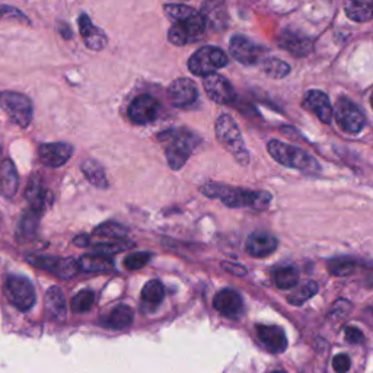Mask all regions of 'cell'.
Instances as JSON below:
<instances>
[{
	"label": "cell",
	"mask_w": 373,
	"mask_h": 373,
	"mask_svg": "<svg viewBox=\"0 0 373 373\" xmlns=\"http://www.w3.org/2000/svg\"><path fill=\"white\" fill-rule=\"evenodd\" d=\"M201 192L208 199L220 200L228 207H247L255 210V212H263L271 203V194L267 191H251L219 183L204 184L201 187Z\"/></svg>",
	"instance_id": "obj_1"
},
{
	"label": "cell",
	"mask_w": 373,
	"mask_h": 373,
	"mask_svg": "<svg viewBox=\"0 0 373 373\" xmlns=\"http://www.w3.org/2000/svg\"><path fill=\"white\" fill-rule=\"evenodd\" d=\"M267 151L271 155V158L283 167L298 169L307 175L321 174L319 162L312 155H310L300 148H296V146H291L274 139L267 143Z\"/></svg>",
	"instance_id": "obj_2"
},
{
	"label": "cell",
	"mask_w": 373,
	"mask_h": 373,
	"mask_svg": "<svg viewBox=\"0 0 373 373\" xmlns=\"http://www.w3.org/2000/svg\"><path fill=\"white\" fill-rule=\"evenodd\" d=\"M215 132L219 143L236 159L238 164L244 167L250 164V153L234 117H231L229 114L219 116V119L216 120Z\"/></svg>",
	"instance_id": "obj_3"
},
{
	"label": "cell",
	"mask_w": 373,
	"mask_h": 373,
	"mask_svg": "<svg viewBox=\"0 0 373 373\" xmlns=\"http://www.w3.org/2000/svg\"><path fill=\"white\" fill-rule=\"evenodd\" d=\"M162 139H165L167 144V159L171 169H181L184 167L188 158L191 156V152L194 148L199 144V137L191 133L190 130H172V132H168L165 135L160 136Z\"/></svg>",
	"instance_id": "obj_4"
},
{
	"label": "cell",
	"mask_w": 373,
	"mask_h": 373,
	"mask_svg": "<svg viewBox=\"0 0 373 373\" xmlns=\"http://www.w3.org/2000/svg\"><path fill=\"white\" fill-rule=\"evenodd\" d=\"M229 59L226 53L218 47H203L194 53L188 60V69L196 76L213 75L218 69L228 66Z\"/></svg>",
	"instance_id": "obj_5"
},
{
	"label": "cell",
	"mask_w": 373,
	"mask_h": 373,
	"mask_svg": "<svg viewBox=\"0 0 373 373\" xmlns=\"http://www.w3.org/2000/svg\"><path fill=\"white\" fill-rule=\"evenodd\" d=\"M0 108L10 121L21 128H26L32 121V102L26 95L20 92H0Z\"/></svg>",
	"instance_id": "obj_6"
},
{
	"label": "cell",
	"mask_w": 373,
	"mask_h": 373,
	"mask_svg": "<svg viewBox=\"0 0 373 373\" xmlns=\"http://www.w3.org/2000/svg\"><path fill=\"white\" fill-rule=\"evenodd\" d=\"M5 295L16 310L22 312L29 311L37 300L34 284L24 275H8L5 283Z\"/></svg>",
	"instance_id": "obj_7"
},
{
	"label": "cell",
	"mask_w": 373,
	"mask_h": 373,
	"mask_svg": "<svg viewBox=\"0 0 373 373\" xmlns=\"http://www.w3.org/2000/svg\"><path fill=\"white\" fill-rule=\"evenodd\" d=\"M333 117H335L337 124L342 127L346 133L350 135L360 133L366 124V119L362 109L354 102L347 100L346 96H342V98L337 100L335 108H333Z\"/></svg>",
	"instance_id": "obj_8"
},
{
	"label": "cell",
	"mask_w": 373,
	"mask_h": 373,
	"mask_svg": "<svg viewBox=\"0 0 373 373\" xmlns=\"http://www.w3.org/2000/svg\"><path fill=\"white\" fill-rule=\"evenodd\" d=\"M28 263L43 270H48L59 275L60 279H72L79 273V264L73 258H56V257H44V255H31L28 257Z\"/></svg>",
	"instance_id": "obj_9"
},
{
	"label": "cell",
	"mask_w": 373,
	"mask_h": 373,
	"mask_svg": "<svg viewBox=\"0 0 373 373\" xmlns=\"http://www.w3.org/2000/svg\"><path fill=\"white\" fill-rule=\"evenodd\" d=\"M203 88L208 98L220 105L232 104L236 98V92L229 80L218 73L206 76L203 79Z\"/></svg>",
	"instance_id": "obj_10"
},
{
	"label": "cell",
	"mask_w": 373,
	"mask_h": 373,
	"mask_svg": "<svg viewBox=\"0 0 373 373\" xmlns=\"http://www.w3.org/2000/svg\"><path fill=\"white\" fill-rule=\"evenodd\" d=\"M160 112V104L151 95H140L130 104L128 117L135 124H149L155 121Z\"/></svg>",
	"instance_id": "obj_11"
},
{
	"label": "cell",
	"mask_w": 373,
	"mask_h": 373,
	"mask_svg": "<svg viewBox=\"0 0 373 373\" xmlns=\"http://www.w3.org/2000/svg\"><path fill=\"white\" fill-rule=\"evenodd\" d=\"M215 310L229 319H239L244 315V300L234 289H223L218 291L213 299Z\"/></svg>",
	"instance_id": "obj_12"
},
{
	"label": "cell",
	"mask_w": 373,
	"mask_h": 373,
	"mask_svg": "<svg viewBox=\"0 0 373 373\" xmlns=\"http://www.w3.org/2000/svg\"><path fill=\"white\" fill-rule=\"evenodd\" d=\"M168 98L171 104L176 108L190 107L199 98L197 86L192 82V80L187 77L176 79L168 88Z\"/></svg>",
	"instance_id": "obj_13"
},
{
	"label": "cell",
	"mask_w": 373,
	"mask_h": 373,
	"mask_svg": "<svg viewBox=\"0 0 373 373\" xmlns=\"http://www.w3.org/2000/svg\"><path fill=\"white\" fill-rule=\"evenodd\" d=\"M73 148L69 143H44L40 146L38 156L45 167H63L72 158Z\"/></svg>",
	"instance_id": "obj_14"
},
{
	"label": "cell",
	"mask_w": 373,
	"mask_h": 373,
	"mask_svg": "<svg viewBox=\"0 0 373 373\" xmlns=\"http://www.w3.org/2000/svg\"><path fill=\"white\" fill-rule=\"evenodd\" d=\"M229 50L234 56V59L245 66H252L257 64L259 57H261V48H259L255 43L251 40L242 37V36H234L229 43Z\"/></svg>",
	"instance_id": "obj_15"
},
{
	"label": "cell",
	"mask_w": 373,
	"mask_h": 373,
	"mask_svg": "<svg viewBox=\"0 0 373 373\" xmlns=\"http://www.w3.org/2000/svg\"><path fill=\"white\" fill-rule=\"evenodd\" d=\"M303 105L311 112H314L323 124H330L333 121V105L326 92L318 89L310 91L305 96Z\"/></svg>",
	"instance_id": "obj_16"
},
{
	"label": "cell",
	"mask_w": 373,
	"mask_h": 373,
	"mask_svg": "<svg viewBox=\"0 0 373 373\" xmlns=\"http://www.w3.org/2000/svg\"><path fill=\"white\" fill-rule=\"evenodd\" d=\"M279 247V241L267 232H252L248 239L245 250L255 258H264L271 255Z\"/></svg>",
	"instance_id": "obj_17"
},
{
	"label": "cell",
	"mask_w": 373,
	"mask_h": 373,
	"mask_svg": "<svg viewBox=\"0 0 373 373\" xmlns=\"http://www.w3.org/2000/svg\"><path fill=\"white\" fill-rule=\"evenodd\" d=\"M257 335L271 353H283L287 349V337L277 326H257Z\"/></svg>",
	"instance_id": "obj_18"
},
{
	"label": "cell",
	"mask_w": 373,
	"mask_h": 373,
	"mask_svg": "<svg viewBox=\"0 0 373 373\" xmlns=\"http://www.w3.org/2000/svg\"><path fill=\"white\" fill-rule=\"evenodd\" d=\"M79 29L80 34H82L85 45L91 48V50L101 52L107 45V36L98 26H95L92 24L91 18L86 13H82L79 16Z\"/></svg>",
	"instance_id": "obj_19"
},
{
	"label": "cell",
	"mask_w": 373,
	"mask_h": 373,
	"mask_svg": "<svg viewBox=\"0 0 373 373\" xmlns=\"http://www.w3.org/2000/svg\"><path fill=\"white\" fill-rule=\"evenodd\" d=\"M280 45L296 57L307 56L312 52V41L300 34H295V32L286 31L279 37Z\"/></svg>",
	"instance_id": "obj_20"
},
{
	"label": "cell",
	"mask_w": 373,
	"mask_h": 373,
	"mask_svg": "<svg viewBox=\"0 0 373 373\" xmlns=\"http://www.w3.org/2000/svg\"><path fill=\"white\" fill-rule=\"evenodd\" d=\"M20 187V175L13 162L5 159L0 165V191L6 199H12Z\"/></svg>",
	"instance_id": "obj_21"
},
{
	"label": "cell",
	"mask_w": 373,
	"mask_h": 373,
	"mask_svg": "<svg viewBox=\"0 0 373 373\" xmlns=\"http://www.w3.org/2000/svg\"><path fill=\"white\" fill-rule=\"evenodd\" d=\"M45 307L48 314H50L54 319H64L68 314V303L66 296H64L63 290L57 286H53L47 290L45 294Z\"/></svg>",
	"instance_id": "obj_22"
},
{
	"label": "cell",
	"mask_w": 373,
	"mask_h": 373,
	"mask_svg": "<svg viewBox=\"0 0 373 373\" xmlns=\"http://www.w3.org/2000/svg\"><path fill=\"white\" fill-rule=\"evenodd\" d=\"M25 196L31 206V210H34V212L37 213H43L50 194H48V191L41 185V183L37 180V178H34V180L28 184Z\"/></svg>",
	"instance_id": "obj_23"
},
{
	"label": "cell",
	"mask_w": 373,
	"mask_h": 373,
	"mask_svg": "<svg viewBox=\"0 0 373 373\" xmlns=\"http://www.w3.org/2000/svg\"><path fill=\"white\" fill-rule=\"evenodd\" d=\"M80 169L85 174L86 180L98 188H107L108 187V180L104 168L101 167L100 162H96L95 159H86L80 165Z\"/></svg>",
	"instance_id": "obj_24"
},
{
	"label": "cell",
	"mask_w": 373,
	"mask_h": 373,
	"mask_svg": "<svg viewBox=\"0 0 373 373\" xmlns=\"http://www.w3.org/2000/svg\"><path fill=\"white\" fill-rule=\"evenodd\" d=\"M79 268L82 271H88V273H96V271H108L112 267H114V261L109 257L105 255H100V254H95V255H84L79 258Z\"/></svg>",
	"instance_id": "obj_25"
},
{
	"label": "cell",
	"mask_w": 373,
	"mask_h": 373,
	"mask_svg": "<svg viewBox=\"0 0 373 373\" xmlns=\"http://www.w3.org/2000/svg\"><path fill=\"white\" fill-rule=\"evenodd\" d=\"M133 318H135V312L132 307L127 305H119L117 307L112 310L105 323L109 328L123 330V328H127L128 326H132Z\"/></svg>",
	"instance_id": "obj_26"
},
{
	"label": "cell",
	"mask_w": 373,
	"mask_h": 373,
	"mask_svg": "<svg viewBox=\"0 0 373 373\" xmlns=\"http://www.w3.org/2000/svg\"><path fill=\"white\" fill-rule=\"evenodd\" d=\"M180 25L185 32L188 43H194V41L203 38L204 32H206V21H204L203 16L199 15L197 12L194 13L192 16H190V18L185 20L184 22H180Z\"/></svg>",
	"instance_id": "obj_27"
},
{
	"label": "cell",
	"mask_w": 373,
	"mask_h": 373,
	"mask_svg": "<svg viewBox=\"0 0 373 373\" xmlns=\"http://www.w3.org/2000/svg\"><path fill=\"white\" fill-rule=\"evenodd\" d=\"M274 280L279 289H283V290L294 289L299 283V271L296 267L279 268L274 274Z\"/></svg>",
	"instance_id": "obj_28"
},
{
	"label": "cell",
	"mask_w": 373,
	"mask_h": 373,
	"mask_svg": "<svg viewBox=\"0 0 373 373\" xmlns=\"http://www.w3.org/2000/svg\"><path fill=\"white\" fill-rule=\"evenodd\" d=\"M346 15L354 22H367L373 16V8L370 3L350 2L346 5Z\"/></svg>",
	"instance_id": "obj_29"
},
{
	"label": "cell",
	"mask_w": 373,
	"mask_h": 373,
	"mask_svg": "<svg viewBox=\"0 0 373 373\" xmlns=\"http://www.w3.org/2000/svg\"><path fill=\"white\" fill-rule=\"evenodd\" d=\"M165 289L159 280H149L142 290V299L151 305H159L164 300Z\"/></svg>",
	"instance_id": "obj_30"
},
{
	"label": "cell",
	"mask_w": 373,
	"mask_h": 373,
	"mask_svg": "<svg viewBox=\"0 0 373 373\" xmlns=\"http://www.w3.org/2000/svg\"><path fill=\"white\" fill-rule=\"evenodd\" d=\"M40 216L41 213L34 212V210H28V212L22 216L21 222H20V229H18V235L20 238H32L37 232L38 228V222H40Z\"/></svg>",
	"instance_id": "obj_31"
},
{
	"label": "cell",
	"mask_w": 373,
	"mask_h": 373,
	"mask_svg": "<svg viewBox=\"0 0 373 373\" xmlns=\"http://www.w3.org/2000/svg\"><path fill=\"white\" fill-rule=\"evenodd\" d=\"M128 231L124 228L123 224L117 222H105L100 224L98 228H95L93 235L101 236V238H109V239H123L125 238Z\"/></svg>",
	"instance_id": "obj_32"
},
{
	"label": "cell",
	"mask_w": 373,
	"mask_h": 373,
	"mask_svg": "<svg viewBox=\"0 0 373 373\" xmlns=\"http://www.w3.org/2000/svg\"><path fill=\"white\" fill-rule=\"evenodd\" d=\"M263 72L271 79H283L290 73V66L280 59H267L263 63Z\"/></svg>",
	"instance_id": "obj_33"
},
{
	"label": "cell",
	"mask_w": 373,
	"mask_h": 373,
	"mask_svg": "<svg viewBox=\"0 0 373 373\" xmlns=\"http://www.w3.org/2000/svg\"><path fill=\"white\" fill-rule=\"evenodd\" d=\"M318 289H319L318 283L314 280H310V282H306L303 286H300L295 291V294H291L287 300L291 305H296V306L303 305L306 300H310L311 298H314L318 294Z\"/></svg>",
	"instance_id": "obj_34"
},
{
	"label": "cell",
	"mask_w": 373,
	"mask_h": 373,
	"mask_svg": "<svg viewBox=\"0 0 373 373\" xmlns=\"http://www.w3.org/2000/svg\"><path fill=\"white\" fill-rule=\"evenodd\" d=\"M93 302H95V294L89 289H85V290H80L79 294L72 299L70 307L76 314H84V312L91 311Z\"/></svg>",
	"instance_id": "obj_35"
},
{
	"label": "cell",
	"mask_w": 373,
	"mask_h": 373,
	"mask_svg": "<svg viewBox=\"0 0 373 373\" xmlns=\"http://www.w3.org/2000/svg\"><path fill=\"white\" fill-rule=\"evenodd\" d=\"M164 10L178 24L184 22L185 20L190 18V16L196 13V10H194L192 8H190L187 5H180V3H167V5H164Z\"/></svg>",
	"instance_id": "obj_36"
},
{
	"label": "cell",
	"mask_w": 373,
	"mask_h": 373,
	"mask_svg": "<svg viewBox=\"0 0 373 373\" xmlns=\"http://www.w3.org/2000/svg\"><path fill=\"white\" fill-rule=\"evenodd\" d=\"M151 258H152V254L151 252H136V254H132V255H128L124 259V267L127 270H132V271L140 270V268H143L146 264H148L151 261Z\"/></svg>",
	"instance_id": "obj_37"
},
{
	"label": "cell",
	"mask_w": 373,
	"mask_h": 373,
	"mask_svg": "<svg viewBox=\"0 0 373 373\" xmlns=\"http://www.w3.org/2000/svg\"><path fill=\"white\" fill-rule=\"evenodd\" d=\"M168 40H169V43H172L174 45H178V47H183V45L188 44L185 32L180 24H175L171 26V29L168 32Z\"/></svg>",
	"instance_id": "obj_38"
},
{
	"label": "cell",
	"mask_w": 373,
	"mask_h": 373,
	"mask_svg": "<svg viewBox=\"0 0 373 373\" xmlns=\"http://www.w3.org/2000/svg\"><path fill=\"white\" fill-rule=\"evenodd\" d=\"M354 271H356V264L351 261H335L334 264L330 266V273L333 275H340V277L350 275Z\"/></svg>",
	"instance_id": "obj_39"
},
{
	"label": "cell",
	"mask_w": 373,
	"mask_h": 373,
	"mask_svg": "<svg viewBox=\"0 0 373 373\" xmlns=\"http://www.w3.org/2000/svg\"><path fill=\"white\" fill-rule=\"evenodd\" d=\"M351 362L347 354H337L333 359V367L337 373H347L350 370Z\"/></svg>",
	"instance_id": "obj_40"
},
{
	"label": "cell",
	"mask_w": 373,
	"mask_h": 373,
	"mask_svg": "<svg viewBox=\"0 0 373 373\" xmlns=\"http://www.w3.org/2000/svg\"><path fill=\"white\" fill-rule=\"evenodd\" d=\"M130 247H132L130 244L128 245L127 244H123V245H120V244H98V245L95 247V250L98 251V252H101V255L108 257L111 254L121 252V251H124V250H127Z\"/></svg>",
	"instance_id": "obj_41"
},
{
	"label": "cell",
	"mask_w": 373,
	"mask_h": 373,
	"mask_svg": "<svg viewBox=\"0 0 373 373\" xmlns=\"http://www.w3.org/2000/svg\"><path fill=\"white\" fill-rule=\"evenodd\" d=\"M344 334H346L347 342H350L353 344H362L365 342L363 333L359 328H356V327H347L344 330Z\"/></svg>",
	"instance_id": "obj_42"
},
{
	"label": "cell",
	"mask_w": 373,
	"mask_h": 373,
	"mask_svg": "<svg viewBox=\"0 0 373 373\" xmlns=\"http://www.w3.org/2000/svg\"><path fill=\"white\" fill-rule=\"evenodd\" d=\"M0 18H16V20L20 18V20L28 21L21 10L10 8V6H0Z\"/></svg>",
	"instance_id": "obj_43"
},
{
	"label": "cell",
	"mask_w": 373,
	"mask_h": 373,
	"mask_svg": "<svg viewBox=\"0 0 373 373\" xmlns=\"http://www.w3.org/2000/svg\"><path fill=\"white\" fill-rule=\"evenodd\" d=\"M222 267L224 271H228L231 274L235 275H245L247 274V267L241 266V264H235V263H229V261H223Z\"/></svg>",
	"instance_id": "obj_44"
},
{
	"label": "cell",
	"mask_w": 373,
	"mask_h": 373,
	"mask_svg": "<svg viewBox=\"0 0 373 373\" xmlns=\"http://www.w3.org/2000/svg\"><path fill=\"white\" fill-rule=\"evenodd\" d=\"M75 244H76L77 247H88V245H91L89 236H88V235H80V236L75 238Z\"/></svg>",
	"instance_id": "obj_45"
},
{
	"label": "cell",
	"mask_w": 373,
	"mask_h": 373,
	"mask_svg": "<svg viewBox=\"0 0 373 373\" xmlns=\"http://www.w3.org/2000/svg\"><path fill=\"white\" fill-rule=\"evenodd\" d=\"M273 373H286V372H282V370H277V372H273Z\"/></svg>",
	"instance_id": "obj_46"
}]
</instances>
